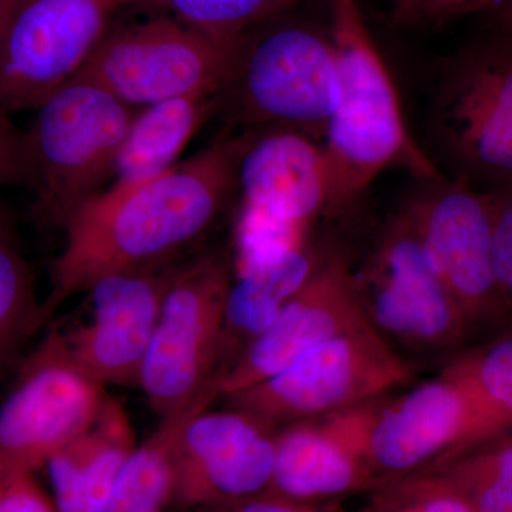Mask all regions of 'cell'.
<instances>
[{"label": "cell", "instance_id": "1", "mask_svg": "<svg viewBox=\"0 0 512 512\" xmlns=\"http://www.w3.org/2000/svg\"><path fill=\"white\" fill-rule=\"evenodd\" d=\"M237 148V137L220 138L163 174L111 184L83 205L62 228L47 318L103 276L178 264L237 197Z\"/></svg>", "mask_w": 512, "mask_h": 512}, {"label": "cell", "instance_id": "2", "mask_svg": "<svg viewBox=\"0 0 512 512\" xmlns=\"http://www.w3.org/2000/svg\"><path fill=\"white\" fill-rule=\"evenodd\" d=\"M329 5L339 104L326 128L323 150L329 175L326 215H338L389 168H404L420 183L447 175L410 134L392 74L359 2L329 0Z\"/></svg>", "mask_w": 512, "mask_h": 512}, {"label": "cell", "instance_id": "3", "mask_svg": "<svg viewBox=\"0 0 512 512\" xmlns=\"http://www.w3.org/2000/svg\"><path fill=\"white\" fill-rule=\"evenodd\" d=\"M25 133L32 214L63 228L111 184L136 110L96 84L73 79L35 110Z\"/></svg>", "mask_w": 512, "mask_h": 512}, {"label": "cell", "instance_id": "4", "mask_svg": "<svg viewBox=\"0 0 512 512\" xmlns=\"http://www.w3.org/2000/svg\"><path fill=\"white\" fill-rule=\"evenodd\" d=\"M289 13L242 35L220 109L247 128H295L318 140L339 104L335 49L329 33Z\"/></svg>", "mask_w": 512, "mask_h": 512}, {"label": "cell", "instance_id": "5", "mask_svg": "<svg viewBox=\"0 0 512 512\" xmlns=\"http://www.w3.org/2000/svg\"><path fill=\"white\" fill-rule=\"evenodd\" d=\"M430 137L451 180L512 188V39L495 30L451 57L433 92Z\"/></svg>", "mask_w": 512, "mask_h": 512}, {"label": "cell", "instance_id": "6", "mask_svg": "<svg viewBox=\"0 0 512 512\" xmlns=\"http://www.w3.org/2000/svg\"><path fill=\"white\" fill-rule=\"evenodd\" d=\"M241 37L224 39L167 16H147L111 26L74 79L96 84L133 110L221 94L234 73Z\"/></svg>", "mask_w": 512, "mask_h": 512}, {"label": "cell", "instance_id": "7", "mask_svg": "<svg viewBox=\"0 0 512 512\" xmlns=\"http://www.w3.org/2000/svg\"><path fill=\"white\" fill-rule=\"evenodd\" d=\"M413 367L370 325L323 343L264 382L227 397L271 429L386 399Z\"/></svg>", "mask_w": 512, "mask_h": 512}, {"label": "cell", "instance_id": "8", "mask_svg": "<svg viewBox=\"0 0 512 512\" xmlns=\"http://www.w3.org/2000/svg\"><path fill=\"white\" fill-rule=\"evenodd\" d=\"M232 274L220 252L178 265L161 308L138 387L160 419L187 409L220 382L225 302Z\"/></svg>", "mask_w": 512, "mask_h": 512}, {"label": "cell", "instance_id": "9", "mask_svg": "<svg viewBox=\"0 0 512 512\" xmlns=\"http://www.w3.org/2000/svg\"><path fill=\"white\" fill-rule=\"evenodd\" d=\"M107 399L106 386L77 363L66 332L53 328L0 404V466L35 474L92 426Z\"/></svg>", "mask_w": 512, "mask_h": 512}, {"label": "cell", "instance_id": "10", "mask_svg": "<svg viewBox=\"0 0 512 512\" xmlns=\"http://www.w3.org/2000/svg\"><path fill=\"white\" fill-rule=\"evenodd\" d=\"M355 275L367 322L390 345L437 352L457 346L471 329L400 211Z\"/></svg>", "mask_w": 512, "mask_h": 512}, {"label": "cell", "instance_id": "11", "mask_svg": "<svg viewBox=\"0 0 512 512\" xmlns=\"http://www.w3.org/2000/svg\"><path fill=\"white\" fill-rule=\"evenodd\" d=\"M127 0H20L0 37V111L36 110L72 82Z\"/></svg>", "mask_w": 512, "mask_h": 512}, {"label": "cell", "instance_id": "12", "mask_svg": "<svg viewBox=\"0 0 512 512\" xmlns=\"http://www.w3.org/2000/svg\"><path fill=\"white\" fill-rule=\"evenodd\" d=\"M494 439L476 393L447 366L436 379L377 404L367 454L383 487L443 466Z\"/></svg>", "mask_w": 512, "mask_h": 512}, {"label": "cell", "instance_id": "13", "mask_svg": "<svg viewBox=\"0 0 512 512\" xmlns=\"http://www.w3.org/2000/svg\"><path fill=\"white\" fill-rule=\"evenodd\" d=\"M400 212L470 328L500 313L507 301L493 264L494 195L446 177L421 183Z\"/></svg>", "mask_w": 512, "mask_h": 512}, {"label": "cell", "instance_id": "14", "mask_svg": "<svg viewBox=\"0 0 512 512\" xmlns=\"http://www.w3.org/2000/svg\"><path fill=\"white\" fill-rule=\"evenodd\" d=\"M274 436V429L237 407L192 417L175 446V503L229 511L268 493Z\"/></svg>", "mask_w": 512, "mask_h": 512}, {"label": "cell", "instance_id": "15", "mask_svg": "<svg viewBox=\"0 0 512 512\" xmlns=\"http://www.w3.org/2000/svg\"><path fill=\"white\" fill-rule=\"evenodd\" d=\"M365 325L370 323L348 256L322 251L301 291L222 373L218 382L221 396L229 397L264 382L323 343Z\"/></svg>", "mask_w": 512, "mask_h": 512}, {"label": "cell", "instance_id": "16", "mask_svg": "<svg viewBox=\"0 0 512 512\" xmlns=\"http://www.w3.org/2000/svg\"><path fill=\"white\" fill-rule=\"evenodd\" d=\"M382 400L275 430L274 471L268 493L315 505L377 490L380 485L370 467L367 440Z\"/></svg>", "mask_w": 512, "mask_h": 512}, {"label": "cell", "instance_id": "17", "mask_svg": "<svg viewBox=\"0 0 512 512\" xmlns=\"http://www.w3.org/2000/svg\"><path fill=\"white\" fill-rule=\"evenodd\" d=\"M181 262L103 276L89 289L92 320L66 338L77 363L103 386L138 387L165 293Z\"/></svg>", "mask_w": 512, "mask_h": 512}, {"label": "cell", "instance_id": "18", "mask_svg": "<svg viewBox=\"0 0 512 512\" xmlns=\"http://www.w3.org/2000/svg\"><path fill=\"white\" fill-rule=\"evenodd\" d=\"M237 140L239 207L303 228L326 215L328 164L315 137L269 126L247 128Z\"/></svg>", "mask_w": 512, "mask_h": 512}, {"label": "cell", "instance_id": "19", "mask_svg": "<svg viewBox=\"0 0 512 512\" xmlns=\"http://www.w3.org/2000/svg\"><path fill=\"white\" fill-rule=\"evenodd\" d=\"M136 447L126 409L109 396L92 426L47 461L57 511L101 512Z\"/></svg>", "mask_w": 512, "mask_h": 512}, {"label": "cell", "instance_id": "20", "mask_svg": "<svg viewBox=\"0 0 512 512\" xmlns=\"http://www.w3.org/2000/svg\"><path fill=\"white\" fill-rule=\"evenodd\" d=\"M320 252L308 244L232 276L225 302L218 376L275 322L286 303L301 291L318 264Z\"/></svg>", "mask_w": 512, "mask_h": 512}, {"label": "cell", "instance_id": "21", "mask_svg": "<svg viewBox=\"0 0 512 512\" xmlns=\"http://www.w3.org/2000/svg\"><path fill=\"white\" fill-rule=\"evenodd\" d=\"M220 101L221 94H194L136 110L111 184L140 183L175 167Z\"/></svg>", "mask_w": 512, "mask_h": 512}, {"label": "cell", "instance_id": "22", "mask_svg": "<svg viewBox=\"0 0 512 512\" xmlns=\"http://www.w3.org/2000/svg\"><path fill=\"white\" fill-rule=\"evenodd\" d=\"M218 397L221 392L217 382L187 409L160 419L154 433L134 448L101 512H165L174 501L178 437L188 421L210 409Z\"/></svg>", "mask_w": 512, "mask_h": 512}, {"label": "cell", "instance_id": "23", "mask_svg": "<svg viewBox=\"0 0 512 512\" xmlns=\"http://www.w3.org/2000/svg\"><path fill=\"white\" fill-rule=\"evenodd\" d=\"M308 0H127L126 9L167 16L208 35L238 39Z\"/></svg>", "mask_w": 512, "mask_h": 512}, {"label": "cell", "instance_id": "24", "mask_svg": "<svg viewBox=\"0 0 512 512\" xmlns=\"http://www.w3.org/2000/svg\"><path fill=\"white\" fill-rule=\"evenodd\" d=\"M47 319L39 302L35 275L16 247L15 238H0V375L16 359Z\"/></svg>", "mask_w": 512, "mask_h": 512}, {"label": "cell", "instance_id": "25", "mask_svg": "<svg viewBox=\"0 0 512 512\" xmlns=\"http://www.w3.org/2000/svg\"><path fill=\"white\" fill-rule=\"evenodd\" d=\"M429 471L456 487L474 512H512V433Z\"/></svg>", "mask_w": 512, "mask_h": 512}, {"label": "cell", "instance_id": "26", "mask_svg": "<svg viewBox=\"0 0 512 512\" xmlns=\"http://www.w3.org/2000/svg\"><path fill=\"white\" fill-rule=\"evenodd\" d=\"M474 390L494 437L512 433V336L450 365Z\"/></svg>", "mask_w": 512, "mask_h": 512}, {"label": "cell", "instance_id": "27", "mask_svg": "<svg viewBox=\"0 0 512 512\" xmlns=\"http://www.w3.org/2000/svg\"><path fill=\"white\" fill-rule=\"evenodd\" d=\"M372 512H474L463 494L436 471H424L375 490Z\"/></svg>", "mask_w": 512, "mask_h": 512}, {"label": "cell", "instance_id": "28", "mask_svg": "<svg viewBox=\"0 0 512 512\" xmlns=\"http://www.w3.org/2000/svg\"><path fill=\"white\" fill-rule=\"evenodd\" d=\"M497 0H396L392 16L407 26H439L493 8Z\"/></svg>", "mask_w": 512, "mask_h": 512}, {"label": "cell", "instance_id": "29", "mask_svg": "<svg viewBox=\"0 0 512 512\" xmlns=\"http://www.w3.org/2000/svg\"><path fill=\"white\" fill-rule=\"evenodd\" d=\"M494 195L493 264L505 301L512 302V188Z\"/></svg>", "mask_w": 512, "mask_h": 512}, {"label": "cell", "instance_id": "30", "mask_svg": "<svg viewBox=\"0 0 512 512\" xmlns=\"http://www.w3.org/2000/svg\"><path fill=\"white\" fill-rule=\"evenodd\" d=\"M0 512H59L33 473L0 467Z\"/></svg>", "mask_w": 512, "mask_h": 512}, {"label": "cell", "instance_id": "31", "mask_svg": "<svg viewBox=\"0 0 512 512\" xmlns=\"http://www.w3.org/2000/svg\"><path fill=\"white\" fill-rule=\"evenodd\" d=\"M29 170L26 160L25 133L0 111V187H28Z\"/></svg>", "mask_w": 512, "mask_h": 512}, {"label": "cell", "instance_id": "32", "mask_svg": "<svg viewBox=\"0 0 512 512\" xmlns=\"http://www.w3.org/2000/svg\"><path fill=\"white\" fill-rule=\"evenodd\" d=\"M315 505L298 503L272 493L258 495L237 505L229 512H315Z\"/></svg>", "mask_w": 512, "mask_h": 512}, {"label": "cell", "instance_id": "33", "mask_svg": "<svg viewBox=\"0 0 512 512\" xmlns=\"http://www.w3.org/2000/svg\"><path fill=\"white\" fill-rule=\"evenodd\" d=\"M488 12L493 15L495 30L512 39V0H497Z\"/></svg>", "mask_w": 512, "mask_h": 512}, {"label": "cell", "instance_id": "34", "mask_svg": "<svg viewBox=\"0 0 512 512\" xmlns=\"http://www.w3.org/2000/svg\"><path fill=\"white\" fill-rule=\"evenodd\" d=\"M19 2L20 0H0V37L5 32L6 26H8Z\"/></svg>", "mask_w": 512, "mask_h": 512}, {"label": "cell", "instance_id": "35", "mask_svg": "<svg viewBox=\"0 0 512 512\" xmlns=\"http://www.w3.org/2000/svg\"><path fill=\"white\" fill-rule=\"evenodd\" d=\"M0 238H15V224L12 215L0 205Z\"/></svg>", "mask_w": 512, "mask_h": 512}, {"label": "cell", "instance_id": "36", "mask_svg": "<svg viewBox=\"0 0 512 512\" xmlns=\"http://www.w3.org/2000/svg\"><path fill=\"white\" fill-rule=\"evenodd\" d=\"M384 2L390 3V6H392L396 0H384Z\"/></svg>", "mask_w": 512, "mask_h": 512}, {"label": "cell", "instance_id": "37", "mask_svg": "<svg viewBox=\"0 0 512 512\" xmlns=\"http://www.w3.org/2000/svg\"><path fill=\"white\" fill-rule=\"evenodd\" d=\"M315 512H320L319 510H316Z\"/></svg>", "mask_w": 512, "mask_h": 512}]
</instances>
